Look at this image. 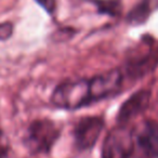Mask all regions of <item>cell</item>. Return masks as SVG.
<instances>
[{
	"label": "cell",
	"mask_w": 158,
	"mask_h": 158,
	"mask_svg": "<svg viewBox=\"0 0 158 158\" xmlns=\"http://www.w3.org/2000/svg\"><path fill=\"white\" fill-rule=\"evenodd\" d=\"M52 104L64 110H78L92 103L90 80L77 79L66 80L54 89L51 97Z\"/></svg>",
	"instance_id": "1"
},
{
	"label": "cell",
	"mask_w": 158,
	"mask_h": 158,
	"mask_svg": "<svg viewBox=\"0 0 158 158\" xmlns=\"http://www.w3.org/2000/svg\"><path fill=\"white\" fill-rule=\"evenodd\" d=\"M134 152L133 130L118 125L110 130L102 145V158H131Z\"/></svg>",
	"instance_id": "3"
},
{
	"label": "cell",
	"mask_w": 158,
	"mask_h": 158,
	"mask_svg": "<svg viewBox=\"0 0 158 158\" xmlns=\"http://www.w3.org/2000/svg\"><path fill=\"white\" fill-rule=\"evenodd\" d=\"M151 91L142 89L134 92L129 99H127L119 108L117 114V121L119 125H126L132 118L143 113L149 105Z\"/></svg>",
	"instance_id": "7"
},
{
	"label": "cell",
	"mask_w": 158,
	"mask_h": 158,
	"mask_svg": "<svg viewBox=\"0 0 158 158\" xmlns=\"http://www.w3.org/2000/svg\"><path fill=\"white\" fill-rule=\"evenodd\" d=\"M61 131L56 123L49 119H37L28 126L24 143L31 153L44 154L51 151Z\"/></svg>",
	"instance_id": "2"
},
{
	"label": "cell",
	"mask_w": 158,
	"mask_h": 158,
	"mask_svg": "<svg viewBox=\"0 0 158 158\" xmlns=\"http://www.w3.org/2000/svg\"><path fill=\"white\" fill-rule=\"evenodd\" d=\"M36 1H37L40 6H42V8H44L49 13L53 12V10H54V8H55L54 0H36Z\"/></svg>",
	"instance_id": "11"
},
{
	"label": "cell",
	"mask_w": 158,
	"mask_h": 158,
	"mask_svg": "<svg viewBox=\"0 0 158 158\" xmlns=\"http://www.w3.org/2000/svg\"><path fill=\"white\" fill-rule=\"evenodd\" d=\"M104 128V120L99 116L82 117L75 125L74 141L79 151L91 149L98 142Z\"/></svg>",
	"instance_id": "4"
},
{
	"label": "cell",
	"mask_w": 158,
	"mask_h": 158,
	"mask_svg": "<svg viewBox=\"0 0 158 158\" xmlns=\"http://www.w3.org/2000/svg\"><path fill=\"white\" fill-rule=\"evenodd\" d=\"M100 13L115 16L120 12V3L118 0H101L95 1Z\"/></svg>",
	"instance_id": "8"
},
{
	"label": "cell",
	"mask_w": 158,
	"mask_h": 158,
	"mask_svg": "<svg viewBox=\"0 0 158 158\" xmlns=\"http://www.w3.org/2000/svg\"><path fill=\"white\" fill-rule=\"evenodd\" d=\"M147 6L145 5H141L139 7L134 8L130 14L128 15V21L131 23H141L146 19V10H147Z\"/></svg>",
	"instance_id": "9"
},
{
	"label": "cell",
	"mask_w": 158,
	"mask_h": 158,
	"mask_svg": "<svg viewBox=\"0 0 158 158\" xmlns=\"http://www.w3.org/2000/svg\"><path fill=\"white\" fill-rule=\"evenodd\" d=\"M134 141L149 158L158 157V123L145 120L133 131Z\"/></svg>",
	"instance_id": "6"
},
{
	"label": "cell",
	"mask_w": 158,
	"mask_h": 158,
	"mask_svg": "<svg viewBox=\"0 0 158 158\" xmlns=\"http://www.w3.org/2000/svg\"><path fill=\"white\" fill-rule=\"evenodd\" d=\"M90 80L91 101L98 102L118 92L123 80V75L119 68L107 70L97 75Z\"/></svg>",
	"instance_id": "5"
},
{
	"label": "cell",
	"mask_w": 158,
	"mask_h": 158,
	"mask_svg": "<svg viewBox=\"0 0 158 158\" xmlns=\"http://www.w3.org/2000/svg\"><path fill=\"white\" fill-rule=\"evenodd\" d=\"M13 34V24L10 22L0 23V40H7Z\"/></svg>",
	"instance_id": "10"
}]
</instances>
